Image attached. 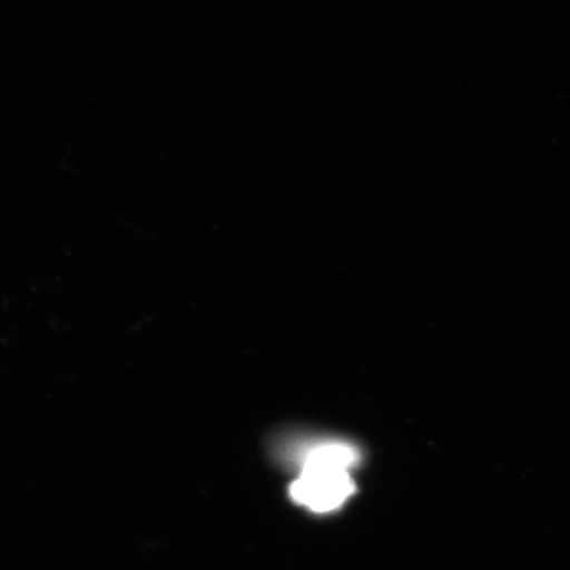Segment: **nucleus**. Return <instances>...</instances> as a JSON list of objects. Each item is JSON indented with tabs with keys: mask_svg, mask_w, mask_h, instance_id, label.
<instances>
[{
	"mask_svg": "<svg viewBox=\"0 0 570 570\" xmlns=\"http://www.w3.org/2000/svg\"><path fill=\"white\" fill-rule=\"evenodd\" d=\"M354 491L351 475L343 469L303 466L291 493L298 504L324 513L341 508Z\"/></svg>",
	"mask_w": 570,
	"mask_h": 570,
	"instance_id": "f257e3e1",
	"label": "nucleus"
},
{
	"mask_svg": "<svg viewBox=\"0 0 570 570\" xmlns=\"http://www.w3.org/2000/svg\"><path fill=\"white\" fill-rule=\"evenodd\" d=\"M356 459H358V453L352 445L332 442V444H321L311 449L306 453L303 466L333 468L348 471V469L355 466Z\"/></svg>",
	"mask_w": 570,
	"mask_h": 570,
	"instance_id": "f03ea898",
	"label": "nucleus"
}]
</instances>
